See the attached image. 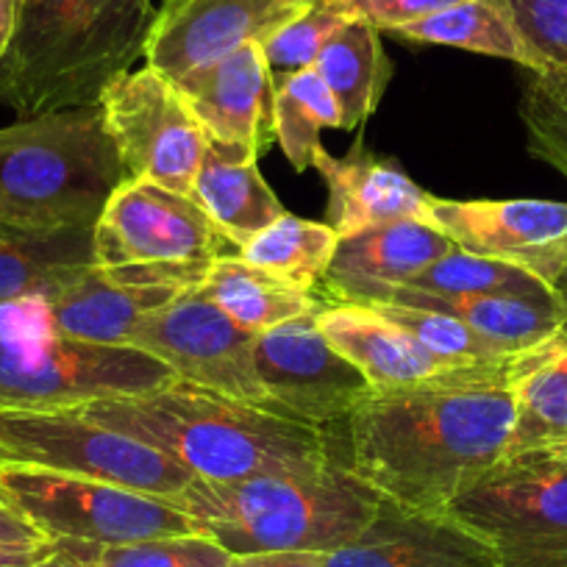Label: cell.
Here are the masks:
<instances>
[{
	"mask_svg": "<svg viewBox=\"0 0 567 567\" xmlns=\"http://www.w3.org/2000/svg\"><path fill=\"white\" fill-rule=\"evenodd\" d=\"M14 25V0H0V56L7 51Z\"/></svg>",
	"mask_w": 567,
	"mask_h": 567,
	"instance_id": "60d3db41",
	"label": "cell"
},
{
	"mask_svg": "<svg viewBox=\"0 0 567 567\" xmlns=\"http://www.w3.org/2000/svg\"><path fill=\"white\" fill-rule=\"evenodd\" d=\"M326 567H498L482 539L449 512H423L381 498L368 526Z\"/></svg>",
	"mask_w": 567,
	"mask_h": 567,
	"instance_id": "e0dca14e",
	"label": "cell"
},
{
	"mask_svg": "<svg viewBox=\"0 0 567 567\" xmlns=\"http://www.w3.org/2000/svg\"><path fill=\"white\" fill-rule=\"evenodd\" d=\"M95 265L92 228L9 231L0 228V309L42 301L70 272Z\"/></svg>",
	"mask_w": 567,
	"mask_h": 567,
	"instance_id": "d4e9b609",
	"label": "cell"
},
{
	"mask_svg": "<svg viewBox=\"0 0 567 567\" xmlns=\"http://www.w3.org/2000/svg\"><path fill=\"white\" fill-rule=\"evenodd\" d=\"M0 467H37L171 501L195 482L176 460L95 423L79 409H0Z\"/></svg>",
	"mask_w": 567,
	"mask_h": 567,
	"instance_id": "52a82bcc",
	"label": "cell"
},
{
	"mask_svg": "<svg viewBox=\"0 0 567 567\" xmlns=\"http://www.w3.org/2000/svg\"><path fill=\"white\" fill-rule=\"evenodd\" d=\"M206 136L265 154L272 134V81L261 45L239 48L176 81Z\"/></svg>",
	"mask_w": 567,
	"mask_h": 567,
	"instance_id": "ac0fdd59",
	"label": "cell"
},
{
	"mask_svg": "<svg viewBox=\"0 0 567 567\" xmlns=\"http://www.w3.org/2000/svg\"><path fill=\"white\" fill-rule=\"evenodd\" d=\"M228 239L193 195L125 178L92 226L97 267H209Z\"/></svg>",
	"mask_w": 567,
	"mask_h": 567,
	"instance_id": "7c38bea8",
	"label": "cell"
},
{
	"mask_svg": "<svg viewBox=\"0 0 567 567\" xmlns=\"http://www.w3.org/2000/svg\"><path fill=\"white\" fill-rule=\"evenodd\" d=\"M342 465L395 504L445 512L504 460L515 425L512 384L375 390L348 414Z\"/></svg>",
	"mask_w": 567,
	"mask_h": 567,
	"instance_id": "6da1fadb",
	"label": "cell"
},
{
	"mask_svg": "<svg viewBox=\"0 0 567 567\" xmlns=\"http://www.w3.org/2000/svg\"><path fill=\"white\" fill-rule=\"evenodd\" d=\"M226 567H326L318 550H267V554L231 556Z\"/></svg>",
	"mask_w": 567,
	"mask_h": 567,
	"instance_id": "74e56055",
	"label": "cell"
},
{
	"mask_svg": "<svg viewBox=\"0 0 567 567\" xmlns=\"http://www.w3.org/2000/svg\"><path fill=\"white\" fill-rule=\"evenodd\" d=\"M381 31L357 18L342 25L320 51L315 70L334 95L342 114V131L359 128L379 106L390 84L392 64L381 48Z\"/></svg>",
	"mask_w": 567,
	"mask_h": 567,
	"instance_id": "4316f807",
	"label": "cell"
},
{
	"mask_svg": "<svg viewBox=\"0 0 567 567\" xmlns=\"http://www.w3.org/2000/svg\"><path fill=\"white\" fill-rule=\"evenodd\" d=\"M309 0H165L145 42V62L167 81H182L239 48L261 45Z\"/></svg>",
	"mask_w": 567,
	"mask_h": 567,
	"instance_id": "2e32d148",
	"label": "cell"
},
{
	"mask_svg": "<svg viewBox=\"0 0 567 567\" xmlns=\"http://www.w3.org/2000/svg\"><path fill=\"white\" fill-rule=\"evenodd\" d=\"M97 106L128 182L193 195L209 136L173 81L148 64L125 70L103 86Z\"/></svg>",
	"mask_w": 567,
	"mask_h": 567,
	"instance_id": "30bf717a",
	"label": "cell"
},
{
	"mask_svg": "<svg viewBox=\"0 0 567 567\" xmlns=\"http://www.w3.org/2000/svg\"><path fill=\"white\" fill-rule=\"evenodd\" d=\"M312 167L329 187L326 217L340 237L398 220L429 223L434 195L417 187L398 162L379 159L357 145L342 159H334L323 148Z\"/></svg>",
	"mask_w": 567,
	"mask_h": 567,
	"instance_id": "d6986e66",
	"label": "cell"
},
{
	"mask_svg": "<svg viewBox=\"0 0 567 567\" xmlns=\"http://www.w3.org/2000/svg\"><path fill=\"white\" fill-rule=\"evenodd\" d=\"M392 34L406 42H417V45H445L506 59L532 73L537 68L520 31L498 0H460L432 18L401 25Z\"/></svg>",
	"mask_w": 567,
	"mask_h": 567,
	"instance_id": "83f0119b",
	"label": "cell"
},
{
	"mask_svg": "<svg viewBox=\"0 0 567 567\" xmlns=\"http://www.w3.org/2000/svg\"><path fill=\"white\" fill-rule=\"evenodd\" d=\"M154 20V0H14L0 106L23 120L97 103L109 81L145 56Z\"/></svg>",
	"mask_w": 567,
	"mask_h": 567,
	"instance_id": "3957f363",
	"label": "cell"
},
{
	"mask_svg": "<svg viewBox=\"0 0 567 567\" xmlns=\"http://www.w3.org/2000/svg\"><path fill=\"white\" fill-rule=\"evenodd\" d=\"M384 495L342 462L315 476H256L215 484L195 478L176 498L195 532L231 556L267 550L331 554L359 537Z\"/></svg>",
	"mask_w": 567,
	"mask_h": 567,
	"instance_id": "277c9868",
	"label": "cell"
},
{
	"mask_svg": "<svg viewBox=\"0 0 567 567\" xmlns=\"http://www.w3.org/2000/svg\"><path fill=\"white\" fill-rule=\"evenodd\" d=\"M31 567H64V565H62V561L56 559V556H53V548H51V554H48L45 559L37 561V565H31Z\"/></svg>",
	"mask_w": 567,
	"mask_h": 567,
	"instance_id": "7bdbcfd3",
	"label": "cell"
},
{
	"mask_svg": "<svg viewBox=\"0 0 567 567\" xmlns=\"http://www.w3.org/2000/svg\"><path fill=\"white\" fill-rule=\"evenodd\" d=\"M429 226L456 248L517 267L548 290L567 270V204L432 198Z\"/></svg>",
	"mask_w": 567,
	"mask_h": 567,
	"instance_id": "9a60e30c",
	"label": "cell"
},
{
	"mask_svg": "<svg viewBox=\"0 0 567 567\" xmlns=\"http://www.w3.org/2000/svg\"><path fill=\"white\" fill-rule=\"evenodd\" d=\"M51 554V539L37 545H7L0 543V567H31Z\"/></svg>",
	"mask_w": 567,
	"mask_h": 567,
	"instance_id": "ab89813d",
	"label": "cell"
},
{
	"mask_svg": "<svg viewBox=\"0 0 567 567\" xmlns=\"http://www.w3.org/2000/svg\"><path fill=\"white\" fill-rule=\"evenodd\" d=\"M79 412L215 484L315 476L340 462L318 425L178 379L140 395L101 398L79 406Z\"/></svg>",
	"mask_w": 567,
	"mask_h": 567,
	"instance_id": "7a4b0ae2",
	"label": "cell"
},
{
	"mask_svg": "<svg viewBox=\"0 0 567 567\" xmlns=\"http://www.w3.org/2000/svg\"><path fill=\"white\" fill-rule=\"evenodd\" d=\"M326 340L364 373L375 390L414 384H512L523 353L509 359H456L425 348L401 326L364 303L326 301L318 309ZM532 351V348H528Z\"/></svg>",
	"mask_w": 567,
	"mask_h": 567,
	"instance_id": "5bb4252c",
	"label": "cell"
},
{
	"mask_svg": "<svg viewBox=\"0 0 567 567\" xmlns=\"http://www.w3.org/2000/svg\"><path fill=\"white\" fill-rule=\"evenodd\" d=\"M515 425L504 456L567 445V337L523 353L515 379Z\"/></svg>",
	"mask_w": 567,
	"mask_h": 567,
	"instance_id": "484cf974",
	"label": "cell"
},
{
	"mask_svg": "<svg viewBox=\"0 0 567 567\" xmlns=\"http://www.w3.org/2000/svg\"><path fill=\"white\" fill-rule=\"evenodd\" d=\"M200 290L250 334H265L287 320L320 309L312 292L250 265L243 256H217L200 281Z\"/></svg>",
	"mask_w": 567,
	"mask_h": 567,
	"instance_id": "cb8c5ba5",
	"label": "cell"
},
{
	"mask_svg": "<svg viewBox=\"0 0 567 567\" xmlns=\"http://www.w3.org/2000/svg\"><path fill=\"white\" fill-rule=\"evenodd\" d=\"M0 498L51 543L117 545L198 534L176 501L37 467H0Z\"/></svg>",
	"mask_w": 567,
	"mask_h": 567,
	"instance_id": "9c48e42d",
	"label": "cell"
},
{
	"mask_svg": "<svg viewBox=\"0 0 567 567\" xmlns=\"http://www.w3.org/2000/svg\"><path fill=\"white\" fill-rule=\"evenodd\" d=\"M357 18L368 20L379 31H395L423 18L443 12L460 0H351Z\"/></svg>",
	"mask_w": 567,
	"mask_h": 567,
	"instance_id": "8d00e7d4",
	"label": "cell"
},
{
	"mask_svg": "<svg viewBox=\"0 0 567 567\" xmlns=\"http://www.w3.org/2000/svg\"><path fill=\"white\" fill-rule=\"evenodd\" d=\"M337 245H340V234L329 223L301 220L287 212L272 226L256 234L248 245H243L239 256L250 265L312 292L318 284H323L326 272L334 261Z\"/></svg>",
	"mask_w": 567,
	"mask_h": 567,
	"instance_id": "f1b7e54d",
	"label": "cell"
},
{
	"mask_svg": "<svg viewBox=\"0 0 567 567\" xmlns=\"http://www.w3.org/2000/svg\"><path fill=\"white\" fill-rule=\"evenodd\" d=\"M254 346L256 334L217 309L200 284L145 315L125 340V348L159 359L178 381L265 409Z\"/></svg>",
	"mask_w": 567,
	"mask_h": 567,
	"instance_id": "8fae6325",
	"label": "cell"
},
{
	"mask_svg": "<svg viewBox=\"0 0 567 567\" xmlns=\"http://www.w3.org/2000/svg\"><path fill=\"white\" fill-rule=\"evenodd\" d=\"M323 128H342V114L318 70H301L272 86V134L298 173H307L323 151Z\"/></svg>",
	"mask_w": 567,
	"mask_h": 567,
	"instance_id": "f546056e",
	"label": "cell"
},
{
	"mask_svg": "<svg viewBox=\"0 0 567 567\" xmlns=\"http://www.w3.org/2000/svg\"><path fill=\"white\" fill-rule=\"evenodd\" d=\"M254 359L267 412L318 429L346 420L373 392L362 370L326 340L318 312L256 334Z\"/></svg>",
	"mask_w": 567,
	"mask_h": 567,
	"instance_id": "4fadbf2b",
	"label": "cell"
},
{
	"mask_svg": "<svg viewBox=\"0 0 567 567\" xmlns=\"http://www.w3.org/2000/svg\"><path fill=\"white\" fill-rule=\"evenodd\" d=\"M351 20H357L351 0H309L303 12L281 25L270 40L261 42L272 86L301 70L315 68L326 42Z\"/></svg>",
	"mask_w": 567,
	"mask_h": 567,
	"instance_id": "d6a6232c",
	"label": "cell"
},
{
	"mask_svg": "<svg viewBox=\"0 0 567 567\" xmlns=\"http://www.w3.org/2000/svg\"><path fill=\"white\" fill-rule=\"evenodd\" d=\"M173 379L159 359L136 348L0 329V409L7 412H62L101 398L140 395Z\"/></svg>",
	"mask_w": 567,
	"mask_h": 567,
	"instance_id": "ba28073f",
	"label": "cell"
},
{
	"mask_svg": "<svg viewBox=\"0 0 567 567\" xmlns=\"http://www.w3.org/2000/svg\"><path fill=\"white\" fill-rule=\"evenodd\" d=\"M456 245L423 220H398L340 237L323 278L326 292L362 284H406L451 254Z\"/></svg>",
	"mask_w": 567,
	"mask_h": 567,
	"instance_id": "7402d4cb",
	"label": "cell"
},
{
	"mask_svg": "<svg viewBox=\"0 0 567 567\" xmlns=\"http://www.w3.org/2000/svg\"><path fill=\"white\" fill-rule=\"evenodd\" d=\"M123 182L97 103L0 128V228H92Z\"/></svg>",
	"mask_w": 567,
	"mask_h": 567,
	"instance_id": "5b68a950",
	"label": "cell"
},
{
	"mask_svg": "<svg viewBox=\"0 0 567 567\" xmlns=\"http://www.w3.org/2000/svg\"><path fill=\"white\" fill-rule=\"evenodd\" d=\"M554 301L559 307V334L567 337V270L561 272L559 281L554 284Z\"/></svg>",
	"mask_w": 567,
	"mask_h": 567,
	"instance_id": "b9f144b4",
	"label": "cell"
},
{
	"mask_svg": "<svg viewBox=\"0 0 567 567\" xmlns=\"http://www.w3.org/2000/svg\"><path fill=\"white\" fill-rule=\"evenodd\" d=\"M51 548L64 567H226L231 559L226 548L204 534L136 539V543L117 545L53 539Z\"/></svg>",
	"mask_w": 567,
	"mask_h": 567,
	"instance_id": "4dcf8cb0",
	"label": "cell"
},
{
	"mask_svg": "<svg viewBox=\"0 0 567 567\" xmlns=\"http://www.w3.org/2000/svg\"><path fill=\"white\" fill-rule=\"evenodd\" d=\"M329 296L331 301L395 303V307L451 315L512 353L537 348L559 334V307L554 298L437 296V292H423L409 284H362V287H348Z\"/></svg>",
	"mask_w": 567,
	"mask_h": 567,
	"instance_id": "ffe728a7",
	"label": "cell"
},
{
	"mask_svg": "<svg viewBox=\"0 0 567 567\" xmlns=\"http://www.w3.org/2000/svg\"><path fill=\"white\" fill-rule=\"evenodd\" d=\"M406 284L423 292H437V296L554 298V292L528 272L462 248L445 254L443 259L434 261L432 267H425L420 276H414Z\"/></svg>",
	"mask_w": 567,
	"mask_h": 567,
	"instance_id": "1f68e13d",
	"label": "cell"
},
{
	"mask_svg": "<svg viewBox=\"0 0 567 567\" xmlns=\"http://www.w3.org/2000/svg\"><path fill=\"white\" fill-rule=\"evenodd\" d=\"M534 56V73H567V0H498Z\"/></svg>",
	"mask_w": 567,
	"mask_h": 567,
	"instance_id": "d590c367",
	"label": "cell"
},
{
	"mask_svg": "<svg viewBox=\"0 0 567 567\" xmlns=\"http://www.w3.org/2000/svg\"><path fill=\"white\" fill-rule=\"evenodd\" d=\"M445 512L498 567H567V445L504 456Z\"/></svg>",
	"mask_w": 567,
	"mask_h": 567,
	"instance_id": "8992f818",
	"label": "cell"
},
{
	"mask_svg": "<svg viewBox=\"0 0 567 567\" xmlns=\"http://www.w3.org/2000/svg\"><path fill=\"white\" fill-rule=\"evenodd\" d=\"M0 543L7 545H37V543H48L37 528H31L18 512L9 509L0 498Z\"/></svg>",
	"mask_w": 567,
	"mask_h": 567,
	"instance_id": "f35d334b",
	"label": "cell"
},
{
	"mask_svg": "<svg viewBox=\"0 0 567 567\" xmlns=\"http://www.w3.org/2000/svg\"><path fill=\"white\" fill-rule=\"evenodd\" d=\"M528 154L567 178V73H532L520 97Z\"/></svg>",
	"mask_w": 567,
	"mask_h": 567,
	"instance_id": "836d02e7",
	"label": "cell"
},
{
	"mask_svg": "<svg viewBox=\"0 0 567 567\" xmlns=\"http://www.w3.org/2000/svg\"><path fill=\"white\" fill-rule=\"evenodd\" d=\"M364 307L375 309L384 315L390 323L401 326L403 331L423 342L425 348L443 353V357L456 359H484V362H495V359H509L517 353L506 351L489 337L478 334L476 329L465 326L462 320L451 318V315L440 312H425V309L412 307H395V303H364Z\"/></svg>",
	"mask_w": 567,
	"mask_h": 567,
	"instance_id": "e575fe53",
	"label": "cell"
},
{
	"mask_svg": "<svg viewBox=\"0 0 567 567\" xmlns=\"http://www.w3.org/2000/svg\"><path fill=\"white\" fill-rule=\"evenodd\" d=\"M259 154L243 145L212 142L195 178L193 198L231 245L243 248L287 215L259 173Z\"/></svg>",
	"mask_w": 567,
	"mask_h": 567,
	"instance_id": "603a6c76",
	"label": "cell"
},
{
	"mask_svg": "<svg viewBox=\"0 0 567 567\" xmlns=\"http://www.w3.org/2000/svg\"><path fill=\"white\" fill-rule=\"evenodd\" d=\"M178 292L176 287L120 281L103 267L86 265L59 281L42 303L51 334L95 346H125L131 329Z\"/></svg>",
	"mask_w": 567,
	"mask_h": 567,
	"instance_id": "44dd1931",
	"label": "cell"
}]
</instances>
